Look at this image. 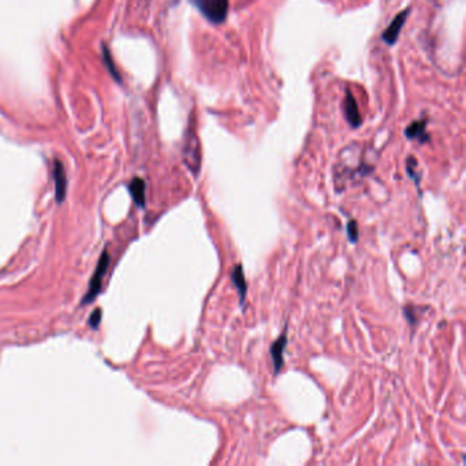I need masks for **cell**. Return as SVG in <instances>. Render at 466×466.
I'll return each mask as SVG.
<instances>
[{
  "label": "cell",
  "instance_id": "1",
  "mask_svg": "<svg viewBox=\"0 0 466 466\" xmlns=\"http://www.w3.org/2000/svg\"><path fill=\"white\" fill-rule=\"evenodd\" d=\"M200 13L211 22V24H223L228 14V0H193Z\"/></svg>",
  "mask_w": 466,
  "mask_h": 466
},
{
  "label": "cell",
  "instance_id": "2",
  "mask_svg": "<svg viewBox=\"0 0 466 466\" xmlns=\"http://www.w3.org/2000/svg\"><path fill=\"white\" fill-rule=\"evenodd\" d=\"M109 265V254L107 250H104L103 254L100 256V260L97 265H96V269H94L93 275H92V278H90V283H89V288H88V293H86V296L84 297V300H82V304H88V302L93 301L96 297L99 296L100 290H101V283H103L104 275L107 272V269H108Z\"/></svg>",
  "mask_w": 466,
  "mask_h": 466
},
{
  "label": "cell",
  "instance_id": "3",
  "mask_svg": "<svg viewBox=\"0 0 466 466\" xmlns=\"http://www.w3.org/2000/svg\"><path fill=\"white\" fill-rule=\"evenodd\" d=\"M288 336H287V327L284 328L282 335L279 336L269 347V354H271V361L273 365V373L278 375L282 372L284 367V350L287 347Z\"/></svg>",
  "mask_w": 466,
  "mask_h": 466
},
{
  "label": "cell",
  "instance_id": "4",
  "mask_svg": "<svg viewBox=\"0 0 466 466\" xmlns=\"http://www.w3.org/2000/svg\"><path fill=\"white\" fill-rule=\"evenodd\" d=\"M184 159L190 171L197 174L198 169H200V164H201V157H200V146H198V142L194 134H190V141H186L184 149Z\"/></svg>",
  "mask_w": 466,
  "mask_h": 466
},
{
  "label": "cell",
  "instance_id": "5",
  "mask_svg": "<svg viewBox=\"0 0 466 466\" xmlns=\"http://www.w3.org/2000/svg\"><path fill=\"white\" fill-rule=\"evenodd\" d=\"M409 17V10H405V11H402L399 14L396 15L395 18L392 19V22L388 25V28L384 30V33L381 36L383 38V41L388 44V45H394L399 37L400 30L403 28V25H405L406 19Z\"/></svg>",
  "mask_w": 466,
  "mask_h": 466
},
{
  "label": "cell",
  "instance_id": "6",
  "mask_svg": "<svg viewBox=\"0 0 466 466\" xmlns=\"http://www.w3.org/2000/svg\"><path fill=\"white\" fill-rule=\"evenodd\" d=\"M231 280H232V284H234V287H236L237 293H238V296H240V305H244L246 298V293H248V283H246L245 272H244V268H242L241 264H237L236 267L232 268Z\"/></svg>",
  "mask_w": 466,
  "mask_h": 466
},
{
  "label": "cell",
  "instance_id": "7",
  "mask_svg": "<svg viewBox=\"0 0 466 466\" xmlns=\"http://www.w3.org/2000/svg\"><path fill=\"white\" fill-rule=\"evenodd\" d=\"M53 177H55V193H56L57 203H63V200L66 197L67 179L63 164L59 160L55 161V165H53Z\"/></svg>",
  "mask_w": 466,
  "mask_h": 466
},
{
  "label": "cell",
  "instance_id": "8",
  "mask_svg": "<svg viewBox=\"0 0 466 466\" xmlns=\"http://www.w3.org/2000/svg\"><path fill=\"white\" fill-rule=\"evenodd\" d=\"M344 115L352 127H358L361 125V115L358 111V105L350 92L346 93V99H344Z\"/></svg>",
  "mask_w": 466,
  "mask_h": 466
},
{
  "label": "cell",
  "instance_id": "9",
  "mask_svg": "<svg viewBox=\"0 0 466 466\" xmlns=\"http://www.w3.org/2000/svg\"><path fill=\"white\" fill-rule=\"evenodd\" d=\"M405 134L410 140H416L420 144H424L429 140L428 133H427V121H416V122L410 123L409 126L406 127Z\"/></svg>",
  "mask_w": 466,
  "mask_h": 466
},
{
  "label": "cell",
  "instance_id": "10",
  "mask_svg": "<svg viewBox=\"0 0 466 466\" xmlns=\"http://www.w3.org/2000/svg\"><path fill=\"white\" fill-rule=\"evenodd\" d=\"M129 192L132 194L137 207H144L145 205V182L141 178H133L132 182L129 184Z\"/></svg>",
  "mask_w": 466,
  "mask_h": 466
},
{
  "label": "cell",
  "instance_id": "11",
  "mask_svg": "<svg viewBox=\"0 0 466 466\" xmlns=\"http://www.w3.org/2000/svg\"><path fill=\"white\" fill-rule=\"evenodd\" d=\"M347 237H348V241H350L352 244H356V242L358 241V226H357V221L356 220L348 221Z\"/></svg>",
  "mask_w": 466,
  "mask_h": 466
},
{
  "label": "cell",
  "instance_id": "12",
  "mask_svg": "<svg viewBox=\"0 0 466 466\" xmlns=\"http://www.w3.org/2000/svg\"><path fill=\"white\" fill-rule=\"evenodd\" d=\"M100 320H101V311H100V309H96V311L92 313V316H90L89 325L93 330H96V328L99 327Z\"/></svg>",
  "mask_w": 466,
  "mask_h": 466
}]
</instances>
